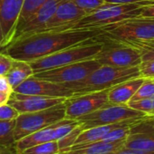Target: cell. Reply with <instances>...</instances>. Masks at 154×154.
<instances>
[{"label":"cell","instance_id":"5bb4252c","mask_svg":"<svg viewBox=\"0 0 154 154\" xmlns=\"http://www.w3.org/2000/svg\"><path fill=\"white\" fill-rule=\"evenodd\" d=\"M66 99L67 98L26 95L13 92L10 95V99L7 103L16 109L19 113H26L39 112L53 107L55 105L64 103Z\"/></svg>","mask_w":154,"mask_h":154},{"label":"cell","instance_id":"3957f363","mask_svg":"<svg viewBox=\"0 0 154 154\" xmlns=\"http://www.w3.org/2000/svg\"><path fill=\"white\" fill-rule=\"evenodd\" d=\"M139 76V66L115 67L101 65L80 81L62 84L69 88L74 96L110 89L120 83Z\"/></svg>","mask_w":154,"mask_h":154},{"label":"cell","instance_id":"44dd1931","mask_svg":"<svg viewBox=\"0 0 154 154\" xmlns=\"http://www.w3.org/2000/svg\"><path fill=\"white\" fill-rule=\"evenodd\" d=\"M33 74V70L29 62L14 59L12 67L10 68L5 76L14 90L23 81H25Z\"/></svg>","mask_w":154,"mask_h":154},{"label":"cell","instance_id":"d6986e66","mask_svg":"<svg viewBox=\"0 0 154 154\" xmlns=\"http://www.w3.org/2000/svg\"><path fill=\"white\" fill-rule=\"evenodd\" d=\"M59 123V122H58ZM58 123L47 126L43 129H41L35 133H32L14 143V148L16 149L17 152L21 154L24 150L31 148L32 146L44 143L47 142L55 141L54 140V131L58 124Z\"/></svg>","mask_w":154,"mask_h":154},{"label":"cell","instance_id":"52a82bcc","mask_svg":"<svg viewBox=\"0 0 154 154\" xmlns=\"http://www.w3.org/2000/svg\"><path fill=\"white\" fill-rule=\"evenodd\" d=\"M145 116L148 115L131 108L127 104L108 103L91 113L79 118L78 121L80 123L82 130H86L96 126L117 123L132 119H140Z\"/></svg>","mask_w":154,"mask_h":154},{"label":"cell","instance_id":"ba28073f","mask_svg":"<svg viewBox=\"0 0 154 154\" xmlns=\"http://www.w3.org/2000/svg\"><path fill=\"white\" fill-rule=\"evenodd\" d=\"M99 66H101V64L98 61L93 58L37 73L33 75L56 84H68L84 79Z\"/></svg>","mask_w":154,"mask_h":154},{"label":"cell","instance_id":"ffe728a7","mask_svg":"<svg viewBox=\"0 0 154 154\" xmlns=\"http://www.w3.org/2000/svg\"><path fill=\"white\" fill-rule=\"evenodd\" d=\"M125 141L116 143H103L97 142L89 144L70 148L66 152L58 154H112L124 148Z\"/></svg>","mask_w":154,"mask_h":154},{"label":"cell","instance_id":"e575fe53","mask_svg":"<svg viewBox=\"0 0 154 154\" xmlns=\"http://www.w3.org/2000/svg\"><path fill=\"white\" fill-rule=\"evenodd\" d=\"M138 17H150L154 18V3L149 4L145 6H143V11Z\"/></svg>","mask_w":154,"mask_h":154},{"label":"cell","instance_id":"2e32d148","mask_svg":"<svg viewBox=\"0 0 154 154\" xmlns=\"http://www.w3.org/2000/svg\"><path fill=\"white\" fill-rule=\"evenodd\" d=\"M85 15H87V13L78 7L70 0H62L59 4L57 9L55 10L52 17L49 21L46 27L38 33L49 31L74 23L82 18Z\"/></svg>","mask_w":154,"mask_h":154},{"label":"cell","instance_id":"1f68e13d","mask_svg":"<svg viewBox=\"0 0 154 154\" xmlns=\"http://www.w3.org/2000/svg\"><path fill=\"white\" fill-rule=\"evenodd\" d=\"M139 70L141 77L154 79V60L142 62L139 65Z\"/></svg>","mask_w":154,"mask_h":154},{"label":"cell","instance_id":"603a6c76","mask_svg":"<svg viewBox=\"0 0 154 154\" xmlns=\"http://www.w3.org/2000/svg\"><path fill=\"white\" fill-rule=\"evenodd\" d=\"M14 127L15 120L0 121V145L12 146L14 145Z\"/></svg>","mask_w":154,"mask_h":154},{"label":"cell","instance_id":"8d00e7d4","mask_svg":"<svg viewBox=\"0 0 154 154\" xmlns=\"http://www.w3.org/2000/svg\"><path fill=\"white\" fill-rule=\"evenodd\" d=\"M106 3H111V4H134V3H139L142 1H154V0H104Z\"/></svg>","mask_w":154,"mask_h":154},{"label":"cell","instance_id":"60d3db41","mask_svg":"<svg viewBox=\"0 0 154 154\" xmlns=\"http://www.w3.org/2000/svg\"><path fill=\"white\" fill-rule=\"evenodd\" d=\"M152 118H153V119H154V117H152Z\"/></svg>","mask_w":154,"mask_h":154},{"label":"cell","instance_id":"8992f818","mask_svg":"<svg viewBox=\"0 0 154 154\" xmlns=\"http://www.w3.org/2000/svg\"><path fill=\"white\" fill-rule=\"evenodd\" d=\"M65 102L42 111L20 113L15 120L14 133L15 142L65 119Z\"/></svg>","mask_w":154,"mask_h":154},{"label":"cell","instance_id":"d590c367","mask_svg":"<svg viewBox=\"0 0 154 154\" xmlns=\"http://www.w3.org/2000/svg\"><path fill=\"white\" fill-rule=\"evenodd\" d=\"M0 154H19L17 152L14 145L12 146H3L0 145Z\"/></svg>","mask_w":154,"mask_h":154},{"label":"cell","instance_id":"4dcf8cb0","mask_svg":"<svg viewBox=\"0 0 154 154\" xmlns=\"http://www.w3.org/2000/svg\"><path fill=\"white\" fill-rule=\"evenodd\" d=\"M20 113L8 103L0 105V121H12L16 120Z\"/></svg>","mask_w":154,"mask_h":154},{"label":"cell","instance_id":"83f0119b","mask_svg":"<svg viewBox=\"0 0 154 154\" xmlns=\"http://www.w3.org/2000/svg\"><path fill=\"white\" fill-rule=\"evenodd\" d=\"M81 131H82V128H81V125L79 124L71 133H69L66 136H64L61 139H60L59 141H57L60 152L69 150L74 145V143H75V142H76V140H77V138H78V136Z\"/></svg>","mask_w":154,"mask_h":154},{"label":"cell","instance_id":"e0dca14e","mask_svg":"<svg viewBox=\"0 0 154 154\" xmlns=\"http://www.w3.org/2000/svg\"><path fill=\"white\" fill-rule=\"evenodd\" d=\"M144 80L145 78L139 76L113 86L108 91V103L110 104H128Z\"/></svg>","mask_w":154,"mask_h":154},{"label":"cell","instance_id":"7402d4cb","mask_svg":"<svg viewBox=\"0 0 154 154\" xmlns=\"http://www.w3.org/2000/svg\"><path fill=\"white\" fill-rule=\"evenodd\" d=\"M47 0H23L22 11L19 16L18 24H17V29L16 33L18 30L25 24V22L46 2ZM15 33V34H16Z\"/></svg>","mask_w":154,"mask_h":154},{"label":"cell","instance_id":"7c38bea8","mask_svg":"<svg viewBox=\"0 0 154 154\" xmlns=\"http://www.w3.org/2000/svg\"><path fill=\"white\" fill-rule=\"evenodd\" d=\"M23 0H0V48L2 51L14 40Z\"/></svg>","mask_w":154,"mask_h":154},{"label":"cell","instance_id":"9c48e42d","mask_svg":"<svg viewBox=\"0 0 154 154\" xmlns=\"http://www.w3.org/2000/svg\"><path fill=\"white\" fill-rule=\"evenodd\" d=\"M101 65L115 67H134L142 64L140 51L131 45L105 43L103 49L96 55Z\"/></svg>","mask_w":154,"mask_h":154},{"label":"cell","instance_id":"6da1fadb","mask_svg":"<svg viewBox=\"0 0 154 154\" xmlns=\"http://www.w3.org/2000/svg\"><path fill=\"white\" fill-rule=\"evenodd\" d=\"M101 34V29L46 31L12 42L2 52L13 59L31 62L79 44Z\"/></svg>","mask_w":154,"mask_h":154},{"label":"cell","instance_id":"d6a6232c","mask_svg":"<svg viewBox=\"0 0 154 154\" xmlns=\"http://www.w3.org/2000/svg\"><path fill=\"white\" fill-rule=\"evenodd\" d=\"M14 59L5 53H0V76L6 75L12 67Z\"/></svg>","mask_w":154,"mask_h":154},{"label":"cell","instance_id":"74e56055","mask_svg":"<svg viewBox=\"0 0 154 154\" xmlns=\"http://www.w3.org/2000/svg\"><path fill=\"white\" fill-rule=\"evenodd\" d=\"M112 154H147V153H143V152H135V151H132V150H128L125 148H122L119 151L114 152Z\"/></svg>","mask_w":154,"mask_h":154},{"label":"cell","instance_id":"30bf717a","mask_svg":"<svg viewBox=\"0 0 154 154\" xmlns=\"http://www.w3.org/2000/svg\"><path fill=\"white\" fill-rule=\"evenodd\" d=\"M109 89L71 96L65 101V118L78 120L108 104Z\"/></svg>","mask_w":154,"mask_h":154},{"label":"cell","instance_id":"9a60e30c","mask_svg":"<svg viewBox=\"0 0 154 154\" xmlns=\"http://www.w3.org/2000/svg\"><path fill=\"white\" fill-rule=\"evenodd\" d=\"M61 1L62 0H47L18 30L13 42L44 29Z\"/></svg>","mask_w":154,"mask_h":154},{"label":"cell","instance_id":"8fae6325","mask_svg":"<svg viewBox=\"0 0 154 154\" xmlns=\"http://www.w3.org/2000/svg\"><path fill=\"white\" fill-rule=\"evenodd\" d=\"M124 148L147 154H154V119L146 116L130 127Z\"/></svg>","mask_w":154,"mask_h":154},{"label":"cell","instance_id":"d4e9b609","mask_svg":"<svg viewBox=\"0 0 154 154\" xmlns=\"http://www.w3.org/2000/svg\"><path fill=\"white\" fill-rule=\"evenodd\" d=\"M152 96H154V79L145 78L144 82L136 91V93L132 97L130 102H135L146 98H151Z\"/></svg>","mask_w":154,"mask_h":154},{"label":"cell","instance_id":"f546056e","mask_svg":"<svg viewBox=\"0 0 154 154\" xmlns=\"http://www.w3.org/2000/svg\"><path fill=\"white\" fill-rule=\"evenodd\" d=\"M78 7L85 11L87 14L96 10L106 2L104 0H70Z\"/></svg>","mask_w":154,"mask_h":154},{"label":"cell","instance_id":"484cf974","mask_svg":"<svg viewBox=\"0 0 154 154\" xmlns=\"http://www.w3.org/2000/svg\"><path fill=\"white\" fill-rule=\"evenodd\" d=\"M132 125L116 128V129L110 131L108 133H106L98 142H103V143H116V142L125 141L127 135L129 134V131H130V127Z\"/></svg>","mask_w":154,"mask_h":154},{"label":"cell","instance_id":"f35d334b","mask_svg":"<svg viewBox=\"0 0 154 154\" xmlns=\"http://www.w3.org/2000/svg\"><path fill=\"white\" fill-rule=\"evenodd\" d=\"M10 95L11 94H8V93H5L0 92V105H3V104L7 103L8 101H9V99H10Z\"/></svg>","mask_w":154,"mask_h":154},{"label":"cell","instance_id":"836d02e7","mask_svg":"<svg viewBox=\"0 0 154 154\" xmlns=\"http://www.w3.org/2000/svg\"><path fill=\"white\" fill-rule=\"evenodd\" d=\"M0 92L8 93V94H12V93L14 92V90H13L12 86L10 85L5 75L0 76Z\"/></svg>","mask_w":154,"mask_h":154},{"label":"cell","instance_id":"277c9868","mask_svg":"<svg viewBox=\"0 0 154 154\" xmlns=\"http://www.w3.org/2000/svg\"><path fill=\"white\" fill-rule=\"evenodd\" d=\"M99 38L105 43L134 45L154 40V18L134 17L101 28Z\"/></svg>","mask_w":154,"mask_h":154},{"label":"cell","instance_id":"f1b7e54d","mask_svg":"<svg viewBox=\"0 0 154 154\" xmlns=\"http://www.w3.org/2000/svg\"><path fill=\"white\" fill-rule=\"evenodd\" d=\"M133 46L137 48L140 51L143 62L154 60V40L139 43Z\"/></svg>","mask_w":154,"mask_h":154},{"label":"cell","instance_id":"5b68a950","mask_svg":"<svg viewBox=\"0 0 154 154\" xmlns=\"http://www.w3.org/2000/svg\"><path fill=\"white\" fill-rule=\"evenodd\" d=\"M105 42L99 36L62 49L50 55L29 62L34 74L61 67L77 62L93 59L103 49Z\"/></svg>","mask_w":154,"mask_h":154},{"label":"cell","instance_id":"7a4b0ae2","mask_svg":"<svg viewBox=\"0 0 154 154\" xmlns=\"http://www.w3.org/2000/svg\"><path fill=\"white\" fill-rule=\"evenodd\" d=\"M152 3H154V1H142L139 3L121 5L106 2L96 10L85 15L79 20L49 31L101 29L115 23L140 16L143 6Z\"/></svg>","mask_w":154,"mask_h":154},{"label":"cell","instance_id":"4fadbf2b","mask_svg":"<svg viewBox=\"0 0 154 154\" xmlns=\"http://www.w3.org/2000/svg\"><path fill=\"white\" fill-rule=\"evenodd\" d=\"M14 93L26 95L69 98L73 93L62 84H56L32 75L14 89Z\"/></svg>","mask_w":154,"mask_h":154},{"label":"cell","instance_id":"ac0fdd59","mask_svg":"<svg viewBox=\"0 0 154 154\" xmlns=\"http://www.w3.org/2000/svg\"><path fill=\"white\" fill-rule=\"evenodd\" d=\"M141 119H143V118L132 119V120H127V121L117 123L100 125V126H96V127H92V128H89V129L82 130L80 132V133L79 134L78 138H77V140H76V142L74 143V145L71 148L79 147V146H82V145H86V144H89V143H97L101 138H103L106 133H108L110 131H112V130H114L116 128H119V127L133 125L134 123H135L136 122H138Z\"/></svg>","mask_w":154,"mask_h":154},{"label":"cell","instance_id":"ab89813d","mask_svg":"<svg viewBox=\"0 0 154 154\" xmlns=\"http://www.w3.org/2000/svg\"><path fill=\"white\" fill-rule=\"evenodd\" d=\"M0 50H1V51H2V49H1V48H0Z\"/></svg>","mask_w":154,"mask_h":154},{"label":"cell","instance_id":"cb8c5ba5","mask_svg":"<svg viewBox=\"0 0 154 154\" xmlns=\"http://www.w3.org/2000/svg\"><path fill=\"white\" fill-rule=\"evenodd\" d=\"M60 152L57 141L47 142L24 150L21 154H58Z\"/></svg>","mask_w":154,"mask_h":154},{"label":"cell","instance_id":"4316f807","mask_svg":"<svg viewBox=\"0 0 154 154\" xmlns=\"http://www.w3.org/2000/svg\"><path fill=\"white\" fill-rule=\"evenodd\" d=\"M127 105L136 111L145 113L148 116L154 117V96L135 102H130Z\"/></svg>","mask_w":154,"mask_h":154}]
</instances>
